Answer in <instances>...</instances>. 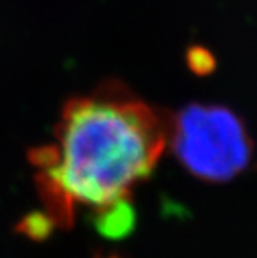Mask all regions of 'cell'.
<instances>
[{
	"label": "cell",
	"instance_id": "6da1fadb",
	"mask_svg": "<svg viewBox=\"0 0 257 258\" xmlns=\"http://www.w3.org/2000/svg\"><path fill=\"white\" fill-rule=\"evenodd\" d=\"M57 158L35 182L57 227L69 228L79 205L94 210L129 199L145 182L169 140V122L119 82L65 103L57 125Z\"/></svg>",
	"mask_w": 257,
	"mask_h": 258
},
{
	"label": "cell",
	"instance_id": "7a4b0ae2",
	"mask_svg": "<svg viewBox=\"0 0 257 258\" xmlns=\"http://www.w3.org/2000/svg\"><path fill=\"white\" fill-rule=\"evenodd\" d=\"M169 142L187 172L226 183L249 165L252 140L242 118L222 105L190 103L169 122Z\"/></svg>",
	"mask_w": 257,
	"mask_h": 258
},
{
	"label": "cell",
	"instance_id": "3957f363",
	"mask_svg": "<svg viewBox=\"0 0 257 258\" xmlns=\"http://www.w3.org/2000/svg\"><path fill=\"white\" fill-rule=\"evenodd\" d=\"M137 223V213L129 199H120L109 205L97 208L94 215V227L104 238L122 240L134 232Z\"/></svg>",
	"mask_w": 257,
	"mask_h": 258
},
{
	"label": "cell",
	"instance_id": "277c9868",
	"mask_svg": "<svg viewBox=\"0 0 257 258\" xmlns=\"http://www.w3.org/2000/svg\"><path fill=\"white\" fill-rule=\"evenodd\" d=\"M57 225L47 212H30L20 218L15 232L30 238L32 241H45L52 237Z\"/></svg>",
	"mask_w": 257,
	"mask_h": 258
},
{
	"label": "cell",
	"instance_id": "5b68a950",
	"mask_svg": "<svg viewBox=\"0 0 257 258\" xmlns=\"http://www.w3.org/2000/svg\"><path fill=\"white\" fill-rule=\"evenodd\" d=\"M185 62H187L189 69L199 77L209 75L214 72V69H216V57L212 55V52L209 48H205L202 45L189 47L187 53H185Z\"/></svg>",
	"mask_w": 257,
	"mask_h": 258
},
{
	"label": "cell",
	"instance_id": "8992f818",
	"mask_svg": "<svg viewBox=\"0 0 257 258\" xmlns=\"http://www.w3.org/2000/svg\"><path fill=\"white\" fill-rule=\"evenodd\" d=\"M94 258H122L120 255H114V253H111V255H95Z\"/></svg>",
	"mask_w": 257,
	"mask_h": 258
}]
</instances>
